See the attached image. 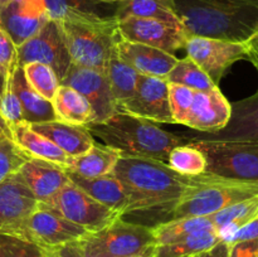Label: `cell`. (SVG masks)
Here are the masks:
<instances>
[{"instance_id":"cell-37","label":"cell","mask_w":258,"mask_h":257,"mask_svg":"<svg viewBox=\"0 0 258 257\" xmlns=\"http://www.w3.org/2000/svg\"><path fill=\"white\" fill-rule=\"evenodd\" d=\"M196 91L186 86L169 83V105L174 122L183 125V121L193 103Z\"/></svg>"},{"instance_id":"cell-38","label":"cell","mask_w":258,"mask_h":257,"mask_svg":"<svg viewBox=\"0 0 258 257\" xmlns=\"http://www.w3.org/2000/svg\"><path fill=\"white\" fill-rule=\"evenodd\" d=\"M10 76L8 77L7 87H5L4 93L2 96V100H0V117L4 120V122L8 126L24 122V120H23L22 105H20V101L18 98L17 93L14 92L12 87Z\"/></svg>"},{"instance_id":"cell-50","label":"cell","mask_w":258,"mask_h":257,"mask_svg":"<svg viewBox=\"0 0 258 257\" xmlns=\"http://www.w3.org/2000/svg\"><path fill=\"white\" fill-rule=\"evenodd\" d=\"M247 2H252V3H258V0H247Z\"/></svg>"},{"instance_id":"cell-39","label":"cell","mask_w":258,"mask_h":257,"mask_svg":"<svg viewBox=\"0 0 258 257\" xmlns=\"http://www.w3.org/2000/svg\"><path fill=\"white\" fill-rule=\"evenodd\" d=\"M45 7H47L48 14L49 18L53 20H59L66 13L71 12V10H81V12H90L96 13L93 7L92 0H44Z\"/></svg>"},{"instance_id":"cell-6","label":"cell","mask_w":258,"mask_h":257,"mask_svg":"<svg viewBox=\"0 0 258 257\" xmlns=\"http://www.w3.org/2000/svg\"><path fill=\"white\" fill-rule=\"evenodd\" d=\"M207 159L206 173L258 181V141L191 140Z\"/></svg>"},{"instance_id":"cell-19","label":"cell","mask_w":258,"mask_h":257,"mask_svg":"<svg viewBox=\"0 0 258 257\" xmlns=\"http://www.w3.org/2000/svg\"><path fill=\"white\" fill-rule=\"evenodd\" d=\"M118 58L133 67L139 75L166 78L179 58L175 54L141 43L121 39L116 47Z\"/></svg>"},{"instance_id":"cell-29","label":"cell","mask_w":258,"mask_h":257,"mask_svg":"<svg viewBox=\"0 0 258 257\" xmlns=\"http://www.w3.org/2000/svg\"><path fill=\"white\" fill-rule=\"evenodd\" d=\"M154 237L158 246L174 243L190 234L203 231H217L209 217H184L168 219L153 227Z\"/></svg>"},{"instance_id":"cell-5","label":"cell","mask_w":258,"mask_h":257,"mask_svg":"<svg viewBox=\"0 0 258 257\" xmlns=\"http://www.w3.org/2000/svg\"><path fill=\"white\" fill-rule=\"evenodd\" d=\"M258 196V181L239 180L204 173L170 212V219L208 217L226 207Z\"/></svg>"},{"instance_id":"cell-27","label":"cell","mask_w":258,"mask_h":257,"mask_svg":"<svg viewBox=\"0 0 258 257\" xmlns=\"http://www.w3.org/2000/svg\"><path fill=\"white\" fill-rule=\"evenodd\" d=\"M208 217L213 222L221 241L228 243L241 227L258 217V196L226 207Z\"/></svg>"},{"instance_id":"cell-7","label":"cell","mask_w":258,"mask_h":257,"mask_svg":"<svg viewBox=\"0 0 258 257\" xmlns=\"http://www.w3.org/2000/svg\"><path fill=\"white\" fill-rule=\"evenodd\" d=\"M88 257H126L156 244L153 227L116 219L106 228L78 241Z\"/></svg>"},{"instance_id":"cell-17","label":"cell","mask_w":258,"mask_h":257,"mask_svg":"<svg viewBox=\"0 0 258 257\" xmlns=\"http://www.w3.org/2000/svg\"><path fill=\"white\" fill-rule=\"evenodd\" d=\"M231 112V103L219 87L208 92L196 91L183 125L204 134H214L226 127Z\"/></svg>"},{"instance_id":"cell-23","label":"cell","mask_w":258,"mask_h":257,"mask_svg":"<svg viewBox=\"0 0 258 257\" xmlns=\"http://www.w3.org/2000/svg\"><path fill=\"white\" fill-rule=\"evenodd\" d=\"M8 127H9L13 141L29 158L42 159V160L57 164L63 168H68L71 156L60 150L49 139L33 130L29 123L20 122L17 125H10Z\"/></svg>"},{"instance_id":"cell-42","label":"cell","mask_w":258,"mask_h":257,"mask_svg":"<svg viewBox=\"0 0 258 257\" xmlns=\"http://www.w3.org/2000/svg\"><path fill=\"white\" fill-rule=\"evenodd\" d=\"M228 257H258V239L231 244Z\"/></svg>"},{"instance_id":"cell-3","label":"cell","mask_w":258,"mask_h":257,"mask_svg":"<svg viewBox=\"0 0 258 257\" xmlns=\"http://www.w3.org/2000/svg\"><path fill=\"white\" fill-rule=\"evenodd\" d=\"M86 127L121 156L156 159L165 163L175 146L190 143L183 134L169 133L153 121L123 112H116L103 122H90Z\"/></svg>"},{"instance_id":"cell-35","label":"cell","mask_w":258,"mask_h":257,"mask_svg":"<svg viewBox=\"0 0 258 257\" xmlns=\"http://www.w3.org/2000/svg\"><path fill=\"white\" fill-rule=\"evenodd\" d=\"M0 257H52V253L22 237L0 234Z\"/></svg>"},{"instance_id":"cell-11","label":"cell","mask_w":258,"mask_h":257,"mask_svg":"<svg viewBox=\"0 0 258 257\" xmlns=\"http://www.w3.org/2000/svg\"><path fill=\"white\" fill-rule=\"evenodd\" d=\"M117 111L153 122L175 123L169 105V82L166 78L139 75L135 93L123 102L117 103Z\"/></svg>"},{"instance_id":"cell-24","label":"cell","mask_w":258,"mask_h":257,"mask_svg":"<svg viewBox=\"0 0 258 257\" xmlns=\"http://www.w3.org/2000/svg\"><path fill=\"white\" fill-rule=\"evenodd\" d=\"M10 82L22 105L24 122L40 123L57 120L52 101L43 98L39 93L30 87L24 76L23 67L17 66L14 72L10 76Z\"/></svg>"},{"instance_id":"cell-44","label":"cell","mask_w":258,"mask_h":257,"mask_svg":"<svg viewBox=\"0 0 258 257\" xmlns=\"http://www.w3.org/2000/svg\"><path fill=\"white\" fill-rule=\"evenodd\" d=\"M229 247L231 246L227 242L219 241L216 246L199 253L198 257H228Z\"/></svg>"},{"instance_id":"cell-16","label":"cell","mask_w":258,"mask_h":257,"mask_svg":"<svg viewBox=\"0 0 258 257\" xmlns=\"http://www.w3.org/2000/svg\"><path fill=\"white\" fill-rule=\"evenodd\" d=\"M49 19L44 0H10L0 10V27L17 48L34 37Z\"/></svg>"},{"instance_id":"cell-46","label":"cell","mask_w":258,"mask_h":257,"mask_svg":"<svg viewBox=\"0 0 258 257\" xmlns=\"http://www.w3.org/2000/svg\"><path fill=\"white\" fill-rule=\"evenodd\" d=\"M156 253H158V244H153V246L148 247V248L139 252V253L131 254V256L126 257H156Z\"/></svg>"},{"instance_id":"cell-32","label":"cell","mask_w":258,"mask_h":257,"mask_svg":"<svg viewBox=\"0 0 258 257\" xmlns=\"http://www.w3.org/2000/svg\"><path fill=\"white\" fill-rule=\"evenodd\" d=\"M166 81L169 83L186 86L194 91H203V92H208L218 87L211 80V77L188 57L178 59L176 65L166 77Z\"/></svg>"},{"instance_id":"cell-30","label":"cell","mask_w":258,"mask_h":257,"mask_svg":"<svg viewBox=\"0 0 258 257\" xmlns=\"http://www.w3.org/2000/svg\"><path fill=\"white\" fill-rule=\"evenodd\" d=\"M105 73L107 76L108 83H110L111 92L116 101V106L117 103L130 98L135 93L139 73L127 63L120 59L117 53L111 57Z\"/></svg>"},{"instance_id":"cell-33","label":"cell","mask_w":258,"mask_h":257,"mask_svg":"<svg viewBox=\"0 0 258 257\" xmlns=\"http://www.w3.org/2000/svg\"><path fill=\"white\" fill-rule=\"evenodd\" d=\"M166 164L183 175L196 176L206 173L207 159L191 143L175 146L169 153Z\"/></svg>"},{"instance_id":"cell-12","label":"cell","mask_w":258,"mask_h":257,"mask_svg":"<svg viewBox=\"0 0 258 257\" xmlns=\"http://www.w3.org/2000/svg\"><path fill=\"white\" fill-rule=\"evenodd\" d=\"M38 208V201L19 174L0 183V234L22 237L28 218Z\"/></svg>"},{"instance_id":"cell-22","label":"cell","mask_w":258,"mask_h":257,"mask_svg":"<svg viewBox=\"0 0 258 257\" xmlns=\"http://www.w3.org/2000/svg\"><path fill=\"white\" fill-rule=\"evenodd\" d=\"M66 171H67L70 180L75 185L82 189L85 193L92 197L98 203L103 204L113 211L120 212L122 217L127 214L130 199H128L127 193L121 181L112 173L97 176V178H85V176L78 175L68 169H66Z\"/></svg>"},{"instance_id":"cell-21","label":"cell","mask_w":258,"mask_h":257,"mask_svg":"<svg viewBox=\"0 0 258 257\" xmlns=\"http://www.w3.org/2000/svg\"><path fill=\"white\" fill-rule=\"evenodd\" d=\"M29 125L38 134L49 139L71 158L86 153L96 143L86 125H76L60 120Z\"/></svg>"},{"instance_id":"cell-1","label":"cell","mask_w":258,"mask_h":257,"mask_svg":"<svg viewBox=\"0 0 258 257\" xmlns=\"http://www.w3.org/2000/svg\"><path fill=\"white\" fill-rule=\"evenodd\" d=\"M112 174L121 181L130 199L127 213L173 209L198 176L183 175L165 161L134 156H121Z\"/></svg>"},{"instance_id":"cell-2","label":"cell","mask_w":258,"mask_h":257,"mask_svg":"<svg viewBox=\"0 0 258 257\" xmlns=\"http://www.w3.org/2000/svg\"><path fill=\"white\" fill-rule=\"evenodd\" d=\"M186 37L246 43L258 32V3L247 0H174Z\"/></svg>"},{"instance_id":"cell-26","label":"cell","mask_w":258,"mask_h":257,"mask_svg":"<svg viewBox=\"0 0 258 257\" xmlns=\"http://www.w3.org/2000/svg\"><path fill=\"white\" fill-rule=\"evenodd\" d=\"M113 17L116 19L127 17L148 18L183 29L175 12L174 0H123L117 3Z\"/></svg>"},{"instance_id":"cell-10","label":"cell","mask_w":258,"mask_h":257,"mask_svg":"<svg viewBox=\"0 0 258 257\" xmlns=\"http://www.w3.org/2000/svg\"><path fill=\"white\" fill-rule=\"evenodd\" d=\"M184 49L186 57L199 66L217 86L234 63L247 59L248 55L246 43L206 37H188Z\"/></svg>"},{"instance_id":"cell-36","label":"cell","mask_w":258,"mask_h":257,"mask_svg":"<svg viewBox=\"0 0 258 257\" xmlns=\"http://www.w3.org/2000/svg\"><path fill=\"white\" fill-rule=\"evenodd\" d=\"M28 159L29 156L23 153L13 141L10 131L0 136V183L17 173Z\"/></svg>"},{"instance_id":"cell-47","label":"cell","mask_w":258,"mask_h":257,"mask_svg":"<svg viewBox=\"0 0 258 257\" xmlns=\"http://www.w3.org/2000/svg\"><path fill=\"white\" fill-rule=\"evenodd\" d=\"M7 82H8L7 77L3 75L2 70H0V100H2V96H3V93H4L5 87H7Z\"/></svg>"},{"instance_id":"cell-4","label":"cell","mask_w":258,"mask_h":257,"mask_svg":"<svg viewBox=\"0 0 258 257\" xmlns=\"http://www.w3.org/2000/svg\"><path fill=\"white\" fill-rule=\"evenodd\" d=\"M72 63L106 72L121 38L115 17L71 10L59 20Z\"/></svg>"},{"instance_id":"cell-49","label":"cell","mask_w":258,"mask_h":257,"mask_svg":"<svg viewBox=\"0 0 258 257\" xmlns=\"http://www.w3.org/2000/svg\"><path fill=\"white\" fill-rule=\"evenodd\" d=\"M9 2H10V0H0V10H2L3 8H4L5 5H7Z\"/></svg>"},{"instance_id":"cell-28","label":"cell","mask_w":258,"mask_h":257,"mask_svg":"<svg viewBox=\"0 0 258 257\" xmlns=\"http://www.w3.org/2000/svg\"><path fill=\"white\" fill-rule=\"evenodd\" d=\"M57 120L76 125L93 122L95 113L88 101L73 88L60 85L52 101Z\"/></svg>"},{"instance_id":"cell-25","label":"cell","mask_w":258,"mask_h":257,"mask_svg":"<svg viewBox=\"0 0 258 257\" xmlns=\"http://www.w3.org/2000/svg\"><path fill=\"white\" fill-rule=\"evenodd\" d=\"M121 154L105 144H93L92 148L81 155L71 158L68 170L85 178H97L112 173Z\"/></svg>"},{"instance_id":"cell-9","label":"cell","mask_w":258,"mask_h":257,"mask_svg":"<svg viewBox=\"0 0 258 257\" xmlns=\"http://www.w3.org/2000/svg\"><path fill=\"white\" fill-rule=\"evenodd\" d=\"M17 49L18 66L23 67L32 62L47 65L54 71L59 82H62L72 65L62 28L57 20H48L34 37Z\"/></svg>"},{"instance_id":"cell-20","label":"cell","mask_w":258,"mask_h":257,"mask_svg":"<svg viewBox=\"0 0 258 257\" xmlns=\"http://www.w3.org/2000/svg\"><path fill=\"white\" fill-rule=\"evenodd\" d=\"M17 173L34 194L38 203L48 201L71 183L63 166L42 159L29 158Z\"/></svg>"},{"instance_id":"cell-18","label":"cell","mask_w":258,"mask_h":257,"mask_svg":"<svg viewBox=\"0 0 258 257\" xmlns=\"http://www.w3.org/2000/svg\"><path fill=\"white\" fill-rule=\"evenodd\" d=\"M231 118L224 128L214 134L190 135L183 134L191 140H236L258 141V91L249 97L231 103Z\"/></svg>"},{"instance_id":"cell-8","label":"cell","mask_w":258,"mask_h":257,"mask_svg":"<svg viewBox=\"0 0 258 257\" xmlns=\"http://www.w3.org/2000/svg\"><path fill=\"white\" fill-rule=\"evenodd\" d=\"M38 206L59 214L90 233H96L106 228L122 217L120 212L98 203L72 181L63 186L52 198L38 203Z\"/></svg>"},{"instance_id":"cell-51","label":"cell","mask_w":258,"mask_h":257,"mask_svg":"<svg viewBox=\"0 0 258 257\" xmlns=\"http://www.w3.org/2000/svg\"><path fill=\"white\" fill-rule=\"evenodd\" d=\"M189 257H198V254H193V256H189Z\"/></svg>"},{"instance_id":"cell-13","label":"cell","mask_w":258,"mask_h":257,"mask_svg":"<svg viewBox=\"0 0 258 257\" xmlns=\"http://www.w3.org/2000/svg\"><path fill=\"white\" fill-rule=\"evenodd\" d=\"M90 233L59 214L38 206L28 218L22 238L39 244L45 249H57L68 243L78 242Z\"/></svg>"},{"instance_id":"cell-45","label":"cell","mask_w":258,"mask_h":257,"mask_svg":"<svg viewBox=\"0 0 258 257\" xmlns=\"http://www.w3.org/2000/svg\"><path fill=\"white\" fill-rule=\"evenodd\" d=\"M247 49H248V55H247V60L252 63L256 68L258 73V32L248 42H246Z\"/></svg>"},{"instance_id":"cell-41","label":"cell","mask_w":258,"mask_h":257,"mask_svg":"<svg viewBox=\"0 0 258 257\" xmlns=\"http://www.w3.org/2000/svg\"><path fill=\"white\" fill-rule=\"evenodd\" d=\"M258 239V217L254 219L249 221L248 223L244 224L243 227L238 229L233 236L229 239L228 244L237 243V242H244V241H256Z\"/></svg>"},{"instance_id":"cell-34","label":"cell","mask_w":258,"mask_h":257,"mask_svg":"<svg viewBox=\"0 0 258 257\" xmlns=\"http://www.w3.org/2000/svg\"><path fill=\"white\" fill-rule=\"evenodd\" d=\"M24 76L30 87L39 93L43 98L53 101L58 87L60 86L59 80L54 71L47 65L39 62H32L23 66Z\"/></svg>"},{"instance_id":"cell-14","label":"cell","mask_w":258,"mask_h":257,"mask_svg":"<svg viewBox=\"0 0 258 257\" xmlns=\"http://www.w3.org/2000/svg\"><path fill=\"white\" fill-rule=\"evenodd\" d=\"M60 85L73 88L88 101L95 113L93 122H103L118 112L105 72L72 63Z\"/></svg>"},{"instance_id":"cell-43","label":"cell","mask_w":258,"mask_h":257,"mask_svg":"<svg viewBox=\"0 0 258 257\" xmlns=\"http://www.w3.org/2000/svg\"><path fill=\"white\" fill-rule=\"evenodd\" d=\"M52 257H88L81 248L78 242L68 243L57 249H50Z\"/></svg>"},{"instance_id":"cell-40","label":"cell","mask_w":258,"mask_h":257,"mask_svg":"<svg viewBox=\"0 0 258 257\" xmlns=\"http://www.w3.org/2000/svg\"><path fill=\"white\" fill-rule=\"evenodd\" d=\"M18 66L17 45L8 35V33L0 27V70L3 75L9 77Z\"/></svg>"},{"instance_id":"cell-15","label":"cell","mask_w":258,"mask_h":257,"mask_svg":"<svg viewBox=\"0 0 258 257\" xmlns=\"http://www.w3.org/2000/svg\"><path fill=\"white\" fill-rule=\"evenodd\" d=\"M117 27L122 39L159 48L171 54L184 48L188 38L181 28L148 18H122L117 19Z\"/></svg>"},{"instance_id":"cell-48","label":"cell","mask_w":258,"mask_h":257,"mask_svg":"<svg viewBox=\"0 0 258 257\" xmlns=\"http://www.w3.org/2000/svg\"><path fill=\"white\" fill-rule=\"evenodd\" d=\"M92 2H96V3H116V4H117V3H120V2H123V0H92Z\"/></svg>"},{"instance_id":"cell-31","label":"cell","mask_w":258,"mask_h":257,"mask_svg":"<svg viewBox=\"0 0 258 257\" xmlns=\"http://www.w3.org/2000/svg\"><path fill=\"white\" fill-rule=\"evenodd\" d=\"M221 241L217 231H203L190 234L178 242L158 246L156 257H189L212 248Z\"/></svg>"}]
</instances>
